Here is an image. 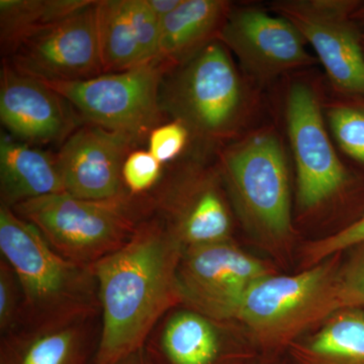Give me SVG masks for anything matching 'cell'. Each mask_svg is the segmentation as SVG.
I'll use <instances>...</instances> for the list:
<instances>
[{
  "mask_svg": "<svg viewBox=\"0 0 364 364\" xmlns=\"http://www.w3.org/2000/svg\"><path fill=\"white\" fill-rule=\"evenodd\" d=\"M287 122L298 174L299 205L311 210L344 188L347 172L326 131L314 91L294 83L287 100Z\"/></svg>",
  "mask_w": 364,
  "mask_h": 364,
  "instance_id": "cell-11",
  "label": "cell"
},
{
  "mask_svg": "<svg viewBox=\"0 0 364 364\" xmlns=\"http://www.w3.org/2000/svg\"><path fill=\"white\" fill-rule=\"evenodd\" d=\"M136 146L135 141L123 134L91 124L78 127L62 143L56 155L64 191L90 200L129 195L122 171Z\"/></svg>",
  "mask_w": 364,
  "mask_h": 364,
  "instance_id": "cell-13",
  "label": "cell"
},
{
  "mask_svg": "<svg viewBox=\"0 0 364 364\" xmlns=\"http://www.w3.org/2000/svg\"><path fill=\"white\" fill-rule=\"evenodd\" d=\"M184 248L157 215L91 265L98 286L100 340L93 364H112L147 343L160 318L181 305L177 269Z\"/></svg>",
  "mask_w": 364,
  "mask_h": 364,
  "instance_id": "cell-1",
  "label": "cell"
},
{
  "mask_svg": "<svg viewBox=\"0 0 364 364\" xmlns=\"http://www.w3.org/2000/svg\"><path fill=\"white\" fill-rule=\"evenodd\" d=\"M354 16H355L356 18H361V20H364V6L359 7L358 9H356Z\"/></svg>",
  "mask_w": 364,
  "mask_h": 364,
  "instance_id": "cell-32",
  "label": "cell"
},
{
  "mask_svg": "<svg viewBox=\"0 0 364 364\" xmlns=\"http://www.w3.org/2000/svg\"><path fill=\"white\" fill-rule=\"evenodd\" d=\"M166 72L154 61L85 80L42 82L66 100L83 123L123 134L139 145L161 124L160 86Z\"/></svg>",
  "mask_w": 364,
  "mask_h": 364,
  "instance_id": "cell-7",
  "label": "cell"
},
{
  "mask_svg": "<svg viewBox=\"0 0 364 364\" xmlns=\"http://www.w3.org/2000/svg\"><path fill=\"white\" fill-rule=\"evenodd\" d=\"M95 318L2 335L0 364H93L100 340Z\"/></svg>",
  "mask_w": 364,
  "mask_h": 364,
  "instance_id": "cell-16",
  "label": "cell"
},
{
  "mask_svg": "<svg viewBox=\"0 0 364 364\" xmlns=\"http://www.w3.org/2000/svg\"><path fill=\"white\" fill-rule=\"evenodd\" d=\"M23 293L18 277L6 260L0 261V332L9 334L21 327Z\"/></svg>",
  "mask_w": 364,
  "mask_h": 364,
  "instance_id": "cell-26",
  "label": "cell"
},
{
  "mask_svg": "<svg viewBox=\"0 0 364 364\" xmlns=\"http://www.w3.org/2000/svg\"><path fill=\"white\" fill-rule=\"evenodd\" d=\"M129 14L144 63L157 61L161 21L146 0H128Z\"/></svg>",
  "mask_w": 364,
  "mask_h": 364,
  "instance_id": "cell-25",
  "label": "cell"
},
{
  "mask_svg": "<svg viewBox=\"0 0 364 364\" xmlns=\"http://www.w3.org/2000/svg\"><path fill=\"white\" fill-rule=\"evenodd\" d=\"M217 40L261 80L314 63L306 51L305 39L291 21L258 9L230 11Z\"/></svg>",
  "mask_w": 364,
  "mask_h": 364,
  "instance_id": "cell-14",
  "label": "cell"
},
{
  "mask_svg": "<svg viewBox=\"0 0 364 364\" xmlns=\"http://www.w3.org/2000/svg\"><path fill=\"white\" fill-rule=\"evenodd\" d=\"M358 2L346 0H287L273 4L312 45L337 90L364 95V53L350 21Z\"/></svg>",
  "mask_w": 364,
  "mask_h": 364,
  "instance_id": "cell-9",
  "label": "cell"
},
{
  "mask_svg": "<svg viewBox=\"0 0 364 364\" xmlns=\"http://www.w3.org/2000/svg\"><path fill=\"white\" fill-rule=\"evenodd\" d=\"M339 267L338 294L340 308L360 309L364 306V243Z\"/></svg>",
  "mask_w": 364,
  "mask_h": 364,
  "instance_id": "cell-28",
  "label": "cell"
},
{
  "mask_svg": "<svg viewBox=\"0 0 364 364\" xmlns=\"http://www.w3.org/2000/svg\"><path fill=\"white\" fill-rule=\"evenodd\" d=\"M333 135L352 159L364 163V107L339 105L328 112Z\"/></svg>",
  "mask_w": 364,
  "mask_h": 364,
  "instance_id": "cell-23",
  "label": "cell"
},
{
  "mask_svg": "<svg viewBox=\"0 0 364 364\" xmlns=\"http://www.w3.org/2000/svg\"><path fill=\"white\" fill-rule=\"evenodd\" d=\"M71 109L56 91L4 62L0 71V119L18 141L31 145L63 143L79 127Z\"/></svg>",
  "mask_w": 364,
  "mask_h": 364,
  "instance_id": "cell-15",
  "label": "cell"
},
{
  "mask_svg": "<svg viewBox=\"0 0 364 364\" xmlns=\"http://www.w3.org/2000/svg\"><path fill=\"white\" fill-rule=\"evenodd\" d=\"M188 129L178 121L160 124L151 132L148 144L149 150L161 164L173 161L188 145Z\"/></svg>",
  "mask_w": 364,
  "mask_h": 364,
  "instance_id": "cell-29",
  "label": "cell"
},
{
  "mask_svg": "<svg viewBox=\"0 0 364 364\" xmlns=\"http://www.w3.org/2000/svg\"><path fill=\"white\" fill-rule=\"evenodd\" d=\"M44 236L56 252L79 264H95L124 246L152 215L149 195L105 200L66 193L33 198L13 208Z\"/></svg>",
  "mask_w": 364,
  "mask_h": 364,
  "instance_id": "cell-3",
  "label": "cell"
},
{
  "mask_svg": "<svg viewBox=\"0 0 364 364\" xmlns=\"http://www.w3.org/2000/svg\"><path fill=\"white\" fill-rule=\"evenodd\" d=\"M308 351L327 364H364V312L342 309L310 340Z\"/></svg>",
  "mask_w": 364,
  "mask_h": 364,
  "instance_id": "cell-22",
  "label": "cell"
},
{
  "mask_svg": "<svg viewBox=\"0 0 364 364\" xmlns=\"http://www.w3.org/2000/svg\"><path fill=\"white\" fill-rule=\"evenodd\" d=\"M217 321L184 309L169 315L150 335L153 364H218L223 351Z\"/></svg>",
  "mask_w": 364,
  "mask_h": 364,
  "instance_id": "cell-17",
  "label": "cell"
},
{
  "mask_svg": "<svg viewBox=\"0 0 364 364\" xmlns=\"http://www.w3.org/2000/svg\"><path fill=\"white\" fill-rule=\"evenodd\" d=\"M364 243V215L337 233L313 242L306 249L305 261L310 267L323 262L344 249Z\"/></svg>",
  "mask_w": 364,
  "mask_h": 364,
  "instance_id": "cell-27",
  "label": "cell"
},
{
  "mask_svg": "<svg viewBox=\"0 0 364 364\" xmlns=\"http://www.w3.org/2000/svg\"><path fill=\"white\" fill-rule=\"evenodd\" d=\"M268 275L264 262L231 241L184 249L177 269L181 305L217 322L236 318L248 289Z\"/></svg>",
  "mask_w": 364,
  "mask_h": 364,
  "instance_id": "cell-8",
  "label": "cell"
},
{
  "mask_svg": "<svg viewBox=\"0 0 364 364\" xmlns=\"http://www.w3.org/2000/svg\"><path fill=\"white\" fill-rule=\"evenodd\" d=\"M163 114L181 122L207 142L230 136L240 124L243 85L226 46L219 40L164 74L160 86Z\"/></svg>",
  "mask_w": 364,
  "mask_h": 364,
  "instance_id": "cell-4",
  "label": "cell"
},
{
  "mask_svg": "<svg viewBox=\"0 0 364 364\" xmlns=\"http://www.w3.org/2000/svg\"><path fill=\"white\" fill-rule=\"evenodd\" d=\"M91 0H0V41L7 57L37 35L90 4Z\"/></svg>",
  "mask_w": 364,
  "mask_h": 364,
  "instance_id": "cell-20",
  "label": "cell"
},
{
  "mask_svg": "<svg viewBox=\"0 0 364 364\" xmlns=\"http://www.w3.org/2000/svg\"><path fill=\"white\" fill-rule=\"evenodd\" d=\"M41 81H75L104 73L97 33V1L21 43L6 60Z\"/></svg>",
  "mask_w": 364,
  "mask_h": 364,
  "instance_id": "cell-10",
  "label": "cell"
},
{
  "mask_svg": "<svg viewBox=\"0 0 364 364\" xmlns=\"http://www.w3.org/2000/svg\"><path fill=\"white\" fill-rule=\"evenodd\" d=\"M338 270L330 259L291 277H263L242 299L236 320L262 343H286L341 310Z\"/></svg>",
  "mask_w": 364,
  "mask_h": 364,
  "instance_id": "cell-6",
  "label": "cell"
},
{
  "mask_svg": "<svg viewBox=\"0 0 364 364\" xmlns=\"http://www.w3.org/2000/svg\"><path fill=\"white\" fill-rule=\"evenodd\" d=\"M0 251L23 293L18 329L65 324L100 313L92 268L60 255L37 228L4 205H0Z\"/></svg>",
  "mask_w": 364,
  "mask_h": 364,
  "instance_id": "cell-2",
  "label": "cell"
},
{
  "mask_svg": "<svg viewBox=\"0 0 364 364\" xmlns=\"http://www.w3.org/2000/svg\"><path fill=\"white\" fill-rule=\"evenodd\" d=\"M97 33L104 73L145 64L132 26L128 0H98Z\"/></svg>",
  "mask_w": 364,
  "mask_h": 364,
  "instance_id": "cell-21",
  "label": "cell"
},
{
  "mask_svg": "<svg viewBox=\"0 0 364 364\" xmlns=\"http://www.w3.org/2000/svg\"><path fill=\"white\" fill-rule=\"evenodd\" d=\"M182 0H146L148 6L156 14L160 21L176 11Z\"/></svg>",
  "mask_w": 364,
  "mask_h": 364,
  "instance_id": "cell-30",
  "label": "cell"
},
{
  "mask_svg": "<svg viewBox=\"0 0 364 364\" xmlns=\"http://www.w3.org/2000/svg\"><path fill=\"white\" fill-rule=\"evenodd\" d=\"M229 7L223 0H182L161 20L157 61L168 71L217 40Z\"/></svg>",
  "mask_w": 364,
  "mask_h": 364,
  "instance_id": "cell-19",
  "label": "cell"
},
{
  "mask_svg": "<svg viewBox=\"0 0 364 364\" xmlns=\"http://www.w3.org/2000/svg\"><path fill=\"white\" fill-rule=\"evenodd\" d=\"M150 202L184 249L230 241L231 217L210 172L191 168L170 176L160 181Z\"/></svg>",
  "mask_w": 364,
  "mask_h": 364,
  "instance_id": "cell-12",
  "label": "cell"
},
{
  "mask_svg": "<svg viewBox=\"0 0 364 364\" xmlns=\"http://www.w3.org/2000/svg\"><path fill=\"white\" fill-rule=\"evenodd\" d=\"M221 170L239 215L263 240H286L291 232L286 157L279 139L261 132L228 146Z\"/></svg>",
  "mask_w": 364,
  "mask_h": 364,
  "instance_id": "cell-5",
  "label": "cell"
},
{
  "mask_svg": "<svg viewBox=\"0 0 364 364\" xmlns=\"http://www.w3.org/2000/svg\"><path fill=\"white\" fill-rule=\"evenodd\" d=\"M65 193L56 156L2 134L0 198L11 208L41 196Z\"/></svg>",
  "mask_w": 364,
  "mask_h": 364,
  "instance_id": "cell-18",
  "label": "cell"
},
{
  "mask_svg": "<svg viewBox=\"0 0 364 364\" xmlns=\"http://www.w3.org/2000/svg\"><path fill=\"white\" fill-rule=\"evenodd\" d=\"M162 169L163 164L149 150L134 149L127 157L122 171L124 188L132 196L148 195L161 181Z\"/></svg>",
  "mask_w": 364,
  "mask_h": 364,
  "instance_id": "cell-24",
  "label": "cell"
},
{
  "mask_svg": "<svg viewBox=\"0 0 364 364\" xmlns=\"http://www.w3.org/2000/svg\"><path fill=\"white\" fill-rule=\"evenodd\" d=\"M112 364H153L145 346Z\"/></svg>",
  "mask_w": 364,
  "mask_h": 364,
  "instance_id": "cell-31",
  "label": "cell"
}]
</instances>
